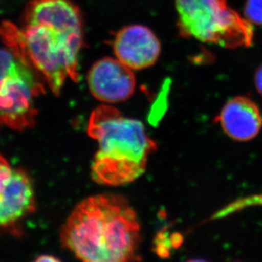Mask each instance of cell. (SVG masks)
Returning <instances> with one entry per match:
<instances>
[{
    "mask_svg": "<svg viewBox=\"0 0 262 262\" xmlns=\"http://www.w3.org/2000/svg\"><path fill=\"white\" fill-rule=\"evenodd\" d=\"M82 28L79 9L70 0H32L23 15V28L5 23L0 35L58 96L67 77L75 82L79 79L77 59L82 47Z\"/></svg>",
    "mask_w": 262,
    "mask_h": 262,
    "instance_id": "obj_1",
    "label": "cell"
},
{
    "mask_svg": "<svg viewBox=\"0 0 262 262\" xmlns=\"http://www.w3.org/2000/svg\"><path fill=\"white\" fill-rule=\"evenodd\" d=\"M60 241L63 247L83 261L139 260L140 224L134 208L122 196H90L67 218Z\"/></svg>",
    "mask_w": 262,
    "mask_h": 262,
    "instance_id": "obj_2",
    "label": "cell"
},
{
    "mask_svg": "<svg viewBox=\"0 0 262 262\" xmlns=\"http://www.w3.org/2000/svg\"><path fill=\"white\" fill-rule=\"evenodd\" d=\"M88 134L99 144L92 178L103 185H124L138 179L144 173L148 158L157 147L141 121L124 117L108 105L93 112Z\"/></svg>",
    "mask_w": 262,
    "mask_h": 262,
    "instance_id": "obj_3",
    "label": "cell"
},
{
    "mask_svg": "<svg viewBox=\"0 0 262 262\" xmlns=\"http://www.w3.org/2000/svg\"><path fill=\"white\" fill-rule=\"evenodd\" d=\"M182 36L235 49L251 45L252 24L228 7L227 0H175Z\"/></svg>",
    "mask_w": 262,
    "mask_h": 262,
    "instance_id": "obj_4",
    "label": "cell"
},
{
    "mask_svg": "<svg viewBox=\"0 0 262 262\" xmlns=\"http://www.w3.org/2000/svg\"><path fill=\"white\" fill-rule=\"evenodd\" d=\"M45 93L40 74L12 50L0 48V125L15 131L34 126L36 99Z\"/></svg>",
    "mask_w": 262,
    "mask_h": 262,
    "instance_id": "obj_5",
    "label": "cell"
},
{
    "mask_svg": "<svg viewBox=\"0 0 262 262\" xmlns=\"http://www.w3.org/2000/svg\"><path fill=\"white\" fill-rule=\"evenodd\" d=\"M34 209V188L28 174L0 155V229L10 228Z\"/></svg>",
    "mask_w": 262,
    "mask_h": 262,
    "instance_id": "obj_6",
    "label": "cell"
},
{
    "mask_svg": "<svg viewBox=\"0 0 262 262\" xmlns=\"http://www.w3.org/2000/svg\"><path fill=\"white\" fill-rule=\"evenodd\" d=\"M88 84L94 98L113 104L125 101L134 94L136 78L133 69L121 60L105 57L89 70Z\"/></svg>",
    "mask_w": 262,
    "mask_h": 262,
    "instance_id": "obj_7",
    "label": "cell"
},
{
    "mask_svg": "<svg viewBox=\"0 0 262 262\" xmlns=\"http://www.w3.org/2000/svg\"><path fill=\"white\" fill-rule=\"evenodd\" d=\"M115 55L119 60L133 70H142L153 66L161 55L158 37L145 26H127L115 37Z\"/></svg>",
    "mask_w": 262,
    "mask_h": 262,
    "instance_id": "obj_8",
    "label": "cell"
},
{
    "mask_svg": "<svg viewBox=\"0 0 262 262\" xmlns=\"http://www.w3.org/2000/svg\"><path fill=\"white\" fill-rule=\"evenodd\" d=\"M223 131L236 141H250L260 134L262 114L255 102L247 97L228 100L216 117Z\"/></svg>",
    "mask_w": 262,
    "mask_h": 262,
    "instance_id": "obj_9",
    "label": "cell"
},
{
    "mask_svg": "<svg viewBox=\"0 0 262 262\" xmlns=\"http://www.w3.org/2000/svg\"><path fill=\"white\" fill-rule=\"evenodd\" d=\"M244 13L252 25L262 26V0H246Z\"/></svg>",
    "mask_w": 262,
    "mask_h": 262,
    "instance_id": "obj_10",
    "label": "cell"
},
{
    "mask_svg": "<svg viewBox=\"0 0 262 262\" xmlns=\"http://www.w3.org/2000/svg\"><path fill=\"white\" fill-rule=\"evenodd\" d=\"M255 85L259 94L262 95V64L258 67V69L255 72Z\"/></svg>",
    "mask_w": 262,
    "mask_h": 262,
    "instance_id": "obj_11",
    "label": "cell"
},
{
    "mask_svg": "<svg viewBox=\"0 0 262 262\" xmlns=\"http://www.w3.org/2000/svg\"><path fill=\"white\" fill-rule=\"evenodd\" d=\"M59 259L55 258V256L52 255H42L40 257L37 258L36 261H58Z\"/></svg>",
    "mask_w": 262,
    "mask_h": 262,
    "instance_id": "obj_12",
    "label": "cell"
}]
</instances>
